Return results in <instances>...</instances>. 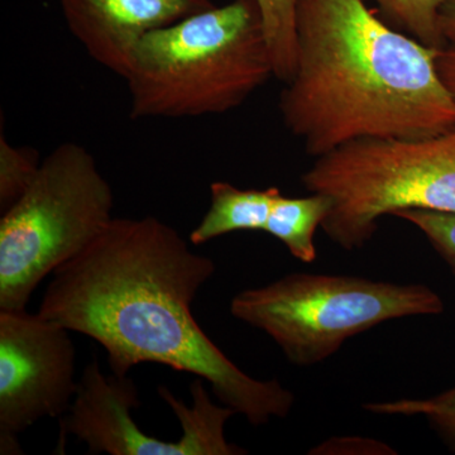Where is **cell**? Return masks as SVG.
<instances>
[{"instance_id": "cell-1", "label": "cell", "mask_w": 455, "mask_h": 455, "mask_svg": "<svg viewBox=\"0 0 455 455\" xmlns=\"http://www.w3.org/2000/svg\"><path fill=\"white\" fill-rule=\"evenodd\" d=\"M215 263L155 217L113 218L52 274L38 314L98 341L113 374L158 363L211 383L215 397L254 427L291 412L295 395L277 379L244 373L191 313Z\"/></svg>"}, {"instance_id": "cell-2", "label": "cell", "mask_w": 455, "mask_h": 455, "mask_svg": "<svg viewBox=\"0 0 455 455\" xmlns=\"http://www.w3.org/2000/svg\"><path fill=\"white\" fill-rule=\"evenodd\" d=\"M295 33L296 70L280 110L311 157L358 140L454 130L440 51L392 28L364 0H296Z\"/></svg>"}, {"instance_id": "cell-3", "label": "cell", "mask_w": 455, "mask_h": 455, "mask_svg": "<svg viewBox=\"0 0 455 455\" xmlns=\"http://www.w3.org/2000/svg\"><path fill=\"white\" fill-rule=\"evenodd\" d=\"M271 77L259 0H232L147 33L123 79L132 118L179 119L236 109Z\"/></svg>"}, {"instance_id": "cell-4", "label": "cell", "mask_w": 455, "mask_h": 455, "mask_svg": "<svg viewBox=\"0 0 455 455\" xmlns=\"http://www.w3.org/2000/svg\"><path fill=\"white\" fill-rule=\"evenodd\" d=\"M301 182L331 200L322 224L328 238L348 252L361 250L385 215L455 212V128L425 139L347 143L315 158Z\"/></svg>"}, {"instance_id": "cell-5", "label": "cell", "mask_w": 455, "mask_h": 455, "mask_svg": "<svg viewBox=\"0 0 455 455\" xmlns=\"http://www.w3.org/2000/svg\"><path fill=\"white\" fill-rule=\"evenodd\" d=\"M109 182L85 147L66 142L0 220V310H26L49 275L88 248L113 220Z\"/></svg>"}, {"instance_id": "cell-6", "label": "cell", "mask_w": 455, "mask_h": 455, "mask_svg": "<svg viewBox=\"0 0 455 455\" xmlns=\"http://www.w3.org/2000/svg\"><path fill=\"white\" fill-rule=\"evenodd\" d=\"M443 311L442 298L425 284L302 272L244 290L230 302L235 319L267 334L300 367L324 362L382 323Z\"/></svg>"}, {"instance_id": "cell-7", "label": "cell", "mask_w": 455, "mask_h": 455, "mask_svg": "<svg viewBox=\"0 0 455 455\" xmlns=\"http://www.w3.org/2000/svg\"><path fill=\"white\" fill-rule=\"evenodd\" d=\"M193 405L161 386L158 395L181 424L178 442L147 435L132 418L140 407L139 388L128 376H106L98 359L84 368L70 410L61 424V438L76 436L89 454L110 455H243L248 451L230 444L224 435L227 421L236 412L218 406L209 397L202 379L190 386Z\"/></svg>"}, {"instance_id": "cell-8", "label": "cell", "mask_w": 455, "mask_h": 455, "mask_svg": "<svg viewBox=\"0 0 455 455\" xmlns=\"http://www.w3.org/2000/svg\"><path fill=\"white\" fill-rule=\"evenodd\" d=\"M68 329L26 310H0V454H23L18 436L68 414L76 396Z\"/></svg>"}, {"instance_id": "cell-9", "label": "cell", "mask_w": 455, "mask_h": 455, "mask_svg": "<svg viewBox=\"0 0 455 455\" xmlns=\"http://www.w3.org/2000/svg\"><path fill=\"white\" fill-rule=\"evenodd\" d=\"M71 35L99 65L124 77L137 42L215 7L212 0H59Z\"/></svg>"}, {"instance_id": "cell-10", "label": "cell", "mask_w": 455, "mask_h": 455, "mask_svg": "<svg viewBox=\"0 0 455 455\" xmlns=\"http://www.w3.org/2000/svg\"><path fill=\"white\" fill-rule=\"evenodd\" d=\"M212 204L202 221L191 232L194 245L208 243L228 233L241 230L265 232L275 200L280 196L277 188L266 190H241L229 182H212Z\"/></svg>"}, {"instance_id": "cell-11", "label": "cell", "mask_w": 455, "mask_h": 455, "mask_svg": "<svg viewBox=\"0 0 455 455\" xmlns=\"http://www.w3.org/2000/svg\"><path fill=\"white\" fill-rule=\"evenodd\" d=\"M331 208V200L323 194L287 197L280 194L275 200L265 232L286 245L296 259L304 263L316 259L314 235Z\"/></svg>"}, {"instance_id": "cell-12", "label": "cell", "mask_w": 455, "mask_h": 455, "mask_svg": "<svg viewBox=\"0 0 455 455\" xmlns=\"http://www.w3.org/2000/svg\"><path fill=\"white\" fill-rule=\"evenodd\" d=\"M366 2V0H364ZM386 23L430 49L448 47L439 27V11L444 0H372Z\"/></svg>"}, {"instance_id": "cell-13", "label": "cell", "mask_w": 455, "mask_h": 455, "mask_svg": "<svg viewBox=\"0 0 455 455\" xmlns=\"http://www.w3.org/2000/svg\"><path fill=\"white\" fill-rule=\"evenodd\" d=\"M275 77L287 84L296 70V0H259Z\"/></svg>"}, {"instance_id": "cell-14", "label": "cell", "mask_w": 455, "mask_h": 455, "mask_svg": "<svg viewBox=\"0 0 455 455\" xmlns=\"http://www.w3.org/2000/svg\"><path fill=\"white\" fill-rule=\"evenodd\" d=\"M363 409L376 415L423 416L431 429L455 453V387L423 400L403 398L363 403Z\"/></svg>"}, {"instance_id": "cell-15", "label": "cell", "mask_w": 455, "mask_h": 455, "mask_svg": "<svg viewBox=\"0 0 455 455\" xmlns=\"http://www.w3.org/2000/svg\"><path fill=\"white\" fill-rule=\"evenodd\" d=\"M41 163L28 147H14L0 136V208L8 211L32 184Z\"/></svg>"}, {"instance_id": "cell-16", "label": "cell", "mask_w": 455, "mask_h": 455, "mask_svg": "<svg viewBox=\"0 0 455 455\" xmlns=\"http://www.w3.org/2000/svg\"><path fill=\"white\" fill-rule=\"evenodd\" d=\"M394 215L409 221L423 233L455 277V212L406 209Z\"/></svg>"}, {"instance_id": "cell-17", "label": "cell", "mask_w": 455, "mask_h": 455, "mask_svg": "<svg viewBox=\"0 0 455 455\" xmlns=\"http://www.w3.org/2000/svg\"><path fill=\"white\" fill-rule=\"evenodd\" d=\"M311 455H390L397 454L390 445L379 440L361 436H341L325 440L311 449Z\"/></svg>"}, {"instance_id": "cell-18", "label": "cell", "mask_w": 455, "mask_h": 455, "mask_svg": "<svg viewBox=\"0 0 455 455\" xmlns=\"http://www.w3.org/2000/svg\"><path fill=\"white\" fill-rule=\"evenodd\" d=\"M440 77L455 97V46L445 47L436 57Z\"/></svg>"}, {"instance_id": "cell-19", "label": "cell", "mask_w": 455, "mask_h": 455, "mask_svg": "<svg viewBox=\"0 0 455 455\" xmlns=\"http://www.w3.org/2000/svg\"><path fill=\"white\" fill-rule=\"evenodd\" d=\"M439 27L448 46H455V0H444L439 11Z\"/></svg>"}]
</instances>
